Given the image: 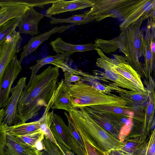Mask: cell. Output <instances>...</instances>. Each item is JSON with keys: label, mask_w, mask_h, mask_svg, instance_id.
I'll list each match as a JSON object with an SVG mask.
<instances>
[{"label": "cell", "mask_w": 155, "mask_h": 155, "mask_svg": "<svg viewBox=\"0 0 155 155\" xmlns=\"http://www.w3.org/2000/svg\"><path fill=\"white\" fill-rule=\"evenodd\" d=\"M66 86L68 92L72 99L75 109L109 104L126 108L130 110V108L127 106L126 102L120 97L103 93L82 81Z\"/></svg>", "instance_id": "277c9868"}, {"label": "cell", "mask_w": 155, "mask_h": 155, "mask_svg": "<svg viewBox=\"0 0 155 155\" xmlns=\"http://www.w3.org/2000/svg\"><path fill=\"white\" fill-rule=\"evenodd\" d=\"M5 114V110L4 108H1L0 110V123L3 121Z\"/></svg>", "instance_id": "ee69618b"}, {"label": "cell", "mask_w": 155, "mask_h": 155, "mask_svg": "<svg viewBox=\"0 0 155 155\" xmlns=\"http://www.w3.org/2000/svg\"><path fill=\"white\" fill-rule=\"evenodd\" d=\"M49 44L56 54L63 53L73 54L76 52H84L96 50L98 48L94 43L84 45L72 44L64 41L60 37L51 41Z\"/></svg>", "instance_id": "e0dca14e"}, {"label": "cell", "mask_w": 155, "mask_h": 155, "mask_svg": "<svg viewBox=\"0 0 155 155\" xmlns=\"http://www.w3.org/2000/svg\"><path fill=\"white\" fill-rule=\"evenodd\" d=\"M26 78H20L15 86L11 88V96L5 107V117L2 122L8 126L20 123L18 117V107L22 92L26 86Z\"/></svg>", "instance_id": "52a82bcc"}, {"label": "cell", "mask_w": 155, "mask_h": 155, "mask_svg": "<svg viewBox=\"0 0 155 155\" xmlns=\"http://www.w3.org/2000/svg\"><path fill=\"white\" fill-rule=\"evenodd\" d=\"M155 12V0H128L124 21L119 25L121 31L129 26L142 24Z\"/></svg>", "instance_id": "5b68a950"}, {"label": "cell", "mask_w": 155, "mask_h": 155, "mask_svg": "<svg viewBox=\"0 0 155 155\" xmlns=\"http://www.w3.org/2000/svg\"><path fill=\"white\" fill-rule=\"evenodd\" d=\"M87 81L90 82L91 86L99 91L108 94H110L111 92L114 91L121 94L124 93L127 91L120 88L114 83L104 85L95 79L91 78H89Z\"/></svg>", "instance_id": "83f0119b"}, {"label": "cell", "mask_w": 155, "mask_h": 155, "mask_svg": "<svg viewBox=\"0 0 155 155\" xmlns=\"http://www.w3.org/2000/svg\"><path fill=\"white\" fill-rule=\"evenodd\" d=\"M7 125L0 123V153L3 152L7 141Z\"/></svg>", "instance_id": "74e56055"}, {"label": "cell", "mask_w": 155, "mask_h": 155, "mask_svg": "<svg viewBox=\"0 0 155 155\" xmlns=\"http://www.w3.org/2000/svg\"><path fill=\"white\" fill-rule=\"evenodd\" d=\"M96 64L97 67L104 70V72L97 70L93 71V73L94 75H100L97 78L98 79L104 81L108 80L113 82L120 87L134 92H141L131 82L109 67L97 62Z\"/></svg>", "instance_id": "7c38bea8"}, {"label": "cell", "mask_w": 155, "mask_h": 155, "mask_svg": "<svg viewBox=\"0 0 155 155\" xmlns=\"http://www.w3.org/2000/svg\"><path fill=\"white\" fill-rule=\"evenodd\" d=\"M31 155H42L41 151H39L33 148L28 152Z\"/></svg>", "instance_id": "7bdbcfd3"}, {"label": "cell", "mask_w": 155, "mask_h": 155, "mask_svg": "<svg viewBox=\"0 0 155 155\" xmlns=\"http://www.w3.org/2000/svg\"><path fill=\"white\" fill-rule=\"evenodd\" d=\"M107 155H111L110 153H107Z\"/></svg>", "instance_id": "c3c4849f"}, {"label": "cell", "mask_w": 155, "mask_h": 155, "mask_svg": "<svg viewBox=\"0 0 155 155\" xmlns=\"http://www.w3.org/2000/svg\"><path fill=\"white\" fill-rule=\"evenodd\" d=\"M97 111L108 112L120 115L124 118L133 117V112L127 108L109 104L101 105L88 107Z\"/></svg>", "instance_id": "d4e9b609"}, {"label": "cell", "mask_w": 155, "mask_h": 155, "mask_svg": "<svg viewBox=\"0 0 155 155\" xmlns=\"http://www.w3.org/2000/svg\"><path fill=\"white\" fill-rule=\"evenodd\" d=\"M76 128L83 141L86 155H107V153L104 152L97 147L87 138L80 129L78 128Z\"/></svg>", "instance_id": "1f68e13d"}, {"label": "cell", "mask_w": 155, "mask_h": 155, "mask_svg": "<svg viewBox=\"0 0 155 155\" xmlns=\"http://www.w3.org/2000/svg\"><path fill=\"white\" fill-rule=\"evenodd\" d=\"M28 155H31L30 154H29L28 153Z\"/></svg>", "instance_id": "681fc988"}, {"label": "cell", "mask_w": 155, "mask_h": 155, "mask_svg": "<svg viewBox=\"0 0 155 155\" xmlns=\"http://www.w3.org/2000/svg\"><path fill=\"white\" fill-rule=\"evenodd\" d=\"M50 23L52 25L63 23H68L75 25L85 24L95 21V18L92 16L87 15L85 12L65 18H56L51 17Z\"/></svg>", "instance_id": "cb8c5ba5"}, {"label": "cell", "mask_w": 155, "mask_h": 155, "mask_svg": "<svg viewBox=\"0 0 155 155\" xmlns=\"http://www.w3.org/2000/svg\"><path fill=\"white\" fill-rule=\"evenodd\" d=\"M75 127L95 146L104 153L119 150L123 144L104 130L89 115L84 108L68 112Z\"/></svg>", "instance_id": "3957f363"}, {"label": "cell", "mask_w": 155, "mask_h": 155, "mask_svg": "<svg viewBox=\"0 0 155 155\" xmlns=\"http://www.w3.org/2000/svg\"><path fill=\"white\" fill-rule=\"evenodd\" d=\"M44 137L41 138L36 142L34 148L40 151L44 149V146L42 141Z\"/></svg>", "instance_id": "60d3db41"}, {"label": "cell", "mask_w": 155, "mask_h": 155, "mask_svg": "<svg viewBox=\"0 0 155 155\" xmlns=\"http://www.w3.org/2000/svg\"><path fill=\"white\" fill-rule=\"evenodd\" d=\"M59 68L49 66L34 78L30 87L24 89L18 107L20 123H26L46 107L58 87Z\"/></svg>", "instance_id": "6da1fadb"}, {"label": "cell", "mask_w": 155, "mask_h": 155, "mask_svg": "<svg viewBox=\"0 0 155 155\" xmlns=\"http://www.w3.org/2000/svg\"><path fill=\"white\" fill-rule=\"evenodd\" d=\"M151 19V44L152 53V62L153 69L155 67V23L152 17Z\"/></svg>", "instance_id": "f35d334b"}, {"label": "cell", "mask_w": 155, "mask_h": 155, "mask_svg": "<svg viewBox=\"0 0 155 155\" xmlns=\"http://www.w3.org/2000/svg\"><path fill=\"white\" fill-rule=\"evenodd\" d=\"M45 135L50 141L57 145L58 144L50 129V127L48 126L45 133Z\"/></svg>", "instance_id": "ab89813d"}, {"label": "cell", "mask_w": 155, "mask_h": 155, "mask_svg": "<svg viewBox=\"0 0 155 155\" xmlns=\"http://www.w3.org/2000/svg\"><path fill=\"white\" fill-rule=\"evenodd\" d=\"M94 3V0H58L52 4L46 11L45 16L50 18L53 15L62 13L91 8Z\"/></svg>", "instance_id": "8fae6325"}, {"label": "cell", "mask_w": 155, "mask_h": 155, "mask_svg": "<svg viewBox=\"0 0 155 155\" xmlns=\"http://www.w3.org/2000/svg\"><path fill=\"white\" fill-rule=\"evenodd\" d=\"M75 25L73 24L56 26L49 31L31 38L23 47L21 52L19 61L21 63L28 55L36 50L43 42L48 40L53 34L56 33H61Z\"/></svg>", "instance_id": "4fadbf2b"}, {"label": "cell", "mask_w": 155, "mask_h": 155, "mask_svg": "<svg viewBox=\"0 0 155 155\" xmlns=\"http://www.w3.org/2000/svg\"><path fill=\"white\" fill-rule=\"evenodd\" d=\"M64 152L65 155H75L74 153L61 144L58 143Z\"/></svg>", "instance_id": "b9f144b4"}, {"label": "cell", "mask_w": 155, "mask_h": 155, "mask_svg": "<svg viewBox=\"0 0 155 155\" xmlns=\"http://www.w3.org/2000/svg\"><path fill=\"white\" fill-rule=\"evenodd\" d=\"M147 140L142 145L138 155H155V128L152 130Z\"/></svg>", "instance_id": "4dcf8cb0"}, {"label": "cell", "mask_w": 155, "mask_h": 155, "mask_svg": "<svg viewBox=\"0 0 155 155\" xmlns=\"http://www.w3.org/2000/svg\"><path fill=\"white\" fill-rule=\"evenodd\" d=\"M50 64L58 67L61 69L64 72H67L72 74L79 76H82L85 78H90L93 79H97L96 77L90 75L86 73L83 72L81 71L74 69L70 67L65 62L64 60H59L54 61Z\"/></svg>", "instance_id": "f1b7e54d"}, {"label": "cell", "mask_w": 155, "mask_h": 155, "mask_svg": "<svg viewBox=\"0 0 155 155\" xmlns=\"http://www.w3.org/2000/svg\"><path fill=\"white\" fill-rule=\"evenodd\" d=\"M22 70L21 63L16 55L9 63L0 80V108H4L9 98L11 87Z\"/></svg>", "instance_id": "9c48e42d"}, {"label": "cell", "mask_w": 155, "mask_h": 155, "mask_svg": "<svg viewBox=\"0 0 155 155\" xmlns=\"http://www.w3.org/2000/svg\"><path fill=\"white\" fill-rule=\"evenodd\" d=\"M7 134V143L0 155H28L33 148L21 142L16 137Z\"/></svg>", "instance_id": "ffe728a7"}, {"label": "cell", "mask_w": 155, "mask_h": 155, "mask_svg": "<svg viewBox=\"0 0 155 155\" xmlns=\"http://www.w3.org/2000/svg\"><path fill=\"white\" fill-rule=\"evenodd\" d=\"M64 84L68 86L72 83L77 82L81 81H86L87 78L72 74L67 72H64Z\"/></svg>", "instance_id": "8d00e7d4"}, {"label": "cell", "mask_w": 155, "mask_h": 155, "mask_svg": "<svg viewBox=\"0 0 155 155\" xmlns=\"http://www.w3.org/2000/svg\"><path fill=\"white\" fill-rule=\"evenodd\" d=\"M0 26L9 20L21 18L30 8L8 0H0Z\"/></svg>", "instance_id": "9a60e30c"}, {"label": "cell", "mask_w": 155, "mask_h": 155, "mask_svg": "<svg viewBox=\"0 0 155 155\" xmlns=\"http://www.w3.org/2000/svg\"><path fill=\"white\" fill-rule=\"evenodd\" d=\"M58 0H8L10 2L23 4L29 7H37L42 9L45 5L52 4Z\"/></svg>", "instance_id": "e575fe53"}, {"label": "cell", "mask_w": 155, "mask_h": 155, "mask_svg": "<svg viewBox=\"0 0 155 155\" xmlns=\"http://www.w3.org/2000/svg\"><path fill=\"white\" fill-rule=\"evenodd\" d=\"M84 108L90 117L100 126L118 140L120 132L127 121L123 120L125 118L119 115L96 110L88 107Z\"/></svg>", "instance_id": "8992f818"}, {"label": "cell", "mask_w": 155, "mask_h": 155, "mask_svg": "<svg viewBox=\"0 0 155 155\" xmlns=\"http://www.w3.org/2000/svg\"><path fill=\"white\" fill-rule=\"evenodd\" d=\"M73 54L69 53L56 54L55 55L48 56L37 60L35 64L29 67L31 71V74L29 81L24 89H27L30 87L37 72L43 66L47 64H50L52 62L59 60L68 59Z\"/></svg>", "instance_id": "7402d4cb"}, {"label": "cell", "mask_w": 155, "mask_h": 155, "mask_svg": "<svg viewBox=\"0 0 155 155\" xmlns=\"http://www.w3.org/2000/svg\"><path fill=\"white\" fill-rule=\"evenodd\" d=\"M45 15L36 11L33 7H30L20 18L18 27L20 34L32 36L38 33V25Z\"/></svg>", "instance_id": "5bb4252c"}, {"label": "cell", "mask_w": 155, "mask_h": 155, "mask_svg": "<svg viewBox=\"0 0 155 155\" xmlns=\"http://www.w3.org/2000/svg\"><path fill=\"white\" fill-rule=\"evenodd\" d=\"M6 128L7 133L15 137H18L40 129V125L38 120L30 122L19 123L9 126L7 125Z\"/></svg>", "instance_id": "603a6c76"}, {"label": "cell", "mask_w": 155, "mask_h": 155, "mask_svg": "<svg viewBox=\"0 0 155 155\" xmlns=\"http://www.w3.org/2000/svg\"><path fill=\"white\" fill-rule=\"evenodd\" d=\"M153 71H154V78H155V67H154V69H153Z\"/></svg>", "instance_id": "bcb514c9"}, {"label": "cell", "mask_w": 155, "mask_h": 155, "mask_svg": "<svg viewBox=\"0 0 155 155\" xmlns=\"http://www.w3.org/2000/svg\"><path fill=\"white\" fill-rule=\"evenodd\" d=\"M22 40L20 33L15 31L0 44V80L8 64L21 51Z\"/></svg>", "instance_id": "30bf717a"}, {"label": "cell", "mask_w": 155, "mask_h": 155, "mask_svg": "<svg viewBox=\"0 0 155 155\" xmlns=\"http://www.w3.org/2000/svg\"></svg>", "instance_id": "f907efd6"}, {"label": "cell", "mask_w": 155, "mask_h": 155, "mask_svg": "<svg viewBox=\"0 0 155 155\" xmlns=\"http://www.w3.org/2000/svg\"><path fill=\"white\" fill-rule=\"evenodd\" d=\"M150 28L151 19L150 18L148 19L144 37L145 48L143 55L144 60L143 67L146 81L151 77V74L153 70L151 44Z\"/></svg>", "instance_id": "d6986e66"}, {"label": "cell", "mask_w": 155, "mask_h": 155, "mask_svg": "<svg viewBox=\"0 0 155 155\" xmlns=\"http://www.w3.org/2000/svg\"><path fill=\"white\" fill-rule=\"evenodd\" d=\"M78 155H86L85 153L84 152H83L79 154Z\"/></svg>", "instance_id": "7dc6e473"}, {"label": "cell", "mask_w": 155, "mask_h": 155, "mask_svg": "<svg viewBox=\"0 0 155 155\" xmlns=\"http://www.w3.org/2000/svg\"><path fill=\"white\" fill-rule=\"evenodd\" d=\"M56 100L51 108L53 109H62L68 112L75 109L72 99L68 94L67 86L64 84L62 79Z\"/></svg>", "instance_id": "44dd1931"}, {"label": "cell", "mask_w": 155, "mask_h": 155, "mask_svg": "<svg viewBox=\"0 0 155 155\" xmlns=\"http://www.w3.org/2000/svg\"><path fill=\"white\" fill-rule=\"evenodd\" d=\"M154 128H155V127H154Z\"/></svg>", "instance_id": "816d5d0a"}, {"label": "cell", "mask_w": 155, "mask_h": 155, "mask_svg": "<svg viewBox=\"0 0 155 155\" xmlns=\"http://www.w3.org/2000/svg\"><path fill=\"white\" fill-rule=\"evenodd\" d=\"M133 117H129L126 123L122 129L118 138V140L123 142L125 140L130 134L133 126Z\"/></svg>", "instance_id": "d590c367"}, {"label": "cell", "mask_w": 155, "mask_h": 155, "mask_svg": "<svg viewBox=\"0 0 155 155\" xmlns=\"http://www.w3.org/2000/svg\"><path fill=\"white\" fill-rule=\"evenodd\" d=\"M142 24L131 25L121 31L119 35L109 40L97 39L94 44L103 53H110L119 49L125 55L128 64L141 78H145L143 67L140 61L143 56L144 37L141 29Z\"/></svg>", "instance_id": "7a4b0ae2"}, {"label": "cell", "mask_w": 155, "mask_h": 155, "mask_svg": "<svg viewBox=\"0 0 155 155\" xmlns=\"http://www.w3.org/2000/svg\"><path fill=\"white\" fill-rule=\"evenodd\" d=\"M44 137V134L40 129L24 135L16 137L21 142L34 148L36 142L41 138Z\"/></svg>", "instance_id": "d6a6232c"}, {"label": "cell", "mask_w": 155, "mask_h": 155, "mask_svg": "<svg viewBox=\"0 0 155 155\" xmlns=\"http://www.w3.org/2000/svg\"><path fill=\"white\" fill-rule=\"evenodd\" d=\"M120 96L127 102V106L133 111L138 112L143 109L148 101L147 92H134L127 90L123 93L119 94Z\"/></svg>", "instance_id": "ac0fdd59"}, {"label": "cell", "mask_w": 155, "mask_h": 155, "mask_svg": "<svg viewBox=\"0 0 155 155\" xmlns=\"http://www.w3.org/2000/svg\"><path fill=\"white\" fill-rule=\"evenodd\" d=\"M143 144L140 138L127 139L123 141V144L119 150L127 155H138Z\"/></svg>", "instance_id": "484cf974"}, {"label": "cell", "mask_w": 155, "mask_h": 155, "mask_svg": "<svg viewBox=\"0 0 155 155\" xmlns=\"http://www.w3.org/2000/svg\"><path fill=\"white\" fill-rule=\"evenodd\" d=\"M42 141L45 147L44 149L41 151L42 155H65L58 144L57 145L45 135Z\"/></svg>", "instance_id": "f546056e"}, {"label": "cell", "mask_w": 155, "mask_h": 155, "mask_svg": "<svg viewBox=\"0 0 155 155\" xmlns=\"http://www.w3.org/2000/svg\"><path fill=\"white\" fill-rule=\"evenodd\" d=\"M111 155H127L119 150H115L111 151Z\"/></svg>", "instance_id": "f6af8a7d"}, {"label": "cell", "mask_w": 155, "mask_h": 155, "mask_svg": "<svg viewBox=\"0 0 155 155\" xmlns=\"http://www.w3.org/2000/svg\"><path fill=\"white\" fill-rule=\"evenodd\" d=\"M149 95L148 101L145 107L144 120L141 130L140 139L144 143L154 127L155 120V81L152 77L144 81Z\"/></svg>", "instance_id": "ba28073f"}, {"label": "cell", "mask_w": 155, "mask_h": 155, "mask_svg": "<svg viewBox=\"0 0 155 155\" xmlns=\"http://www.w3.org/2000/svg\"><path fill=\"white\" fill-rule=\"evenodd\" d=\"M64 114L68 120V127L71 135L73 137L83 150L85 151L83 141L69 114L66 112H64Z\"/></svg>", "instance_id": "836d02e7"}, {"label": "cell", "mask_w": 155, "mask_h": 155, "mask_svg": "<svg viewBox=\"0 0 155 155\" xmlns=\"http://www.w3.org/2000/svg\"><path fill=\"white\" fill-rule=\"evenodd\" d=\"M50 129L57 143L72 150L69 128L61 117L56 114H54Z\"/></svg>", "instance_id": "2e32d148"}, {"label": "cell", "mask_w": 155, "mask_h": 155, "mask_svg": "<svg viewBox=\"0 0 155 155\" xmlns=\"http://www.w3.org/2000/svg\"><path fill=\"white\" fill-rule=\"evenodd\" d=\"M20 19V18L9 20L0 26V44L16 31Z\"/></svg>", "instance_id": "4316f807"}]
</instances>
